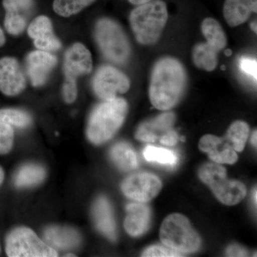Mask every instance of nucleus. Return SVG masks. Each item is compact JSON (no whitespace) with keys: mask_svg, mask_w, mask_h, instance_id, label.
Returning a JSON list of instances; mask_svg holds the SVG:
<instances>
[{"mask_svg":"<svg viewBox=\"0 0 257 257\" xmlns=\"http://www.w3.org/2000/svg\"><path fill=\"white\" fill-rule=\"evenodd\" d=\"M187 84V73L182 63L172 57L157 61L150 81V101L160 110H169L179 102Z\"/></svg>","mask_w":257,"mask_h":257,"instance_id":"obj_1","label":"nucleus"},{"mask_svg":"<svg viewBox=\"0 0 257 257\" xmlns=\"http://www.w3.org/2000/svg\"><path fill=\"white\" fill-rule=\"evenodd\" d=\"M128 111L127 102L122 98L104 100L93 109L88 122L89 141L101 145L110 140L124 122Z\"/></svg>","mask_w":257,"mask_h":257,"instance_id":"obj_2","label":"nucleus"},{"mask_svg":"<svg viewBox=\"0 0 257 257\" xmlns=\"http://www.w3.org/2000/svg\"><path fill=\"white\" fill-rule=\"evenodd\" d=\"M168 20L167 5L162 0H152L138 5L130 16L132 30L139 43H156Z\"/></svg>","mask_w":257,"mask_h":257,"instance_id":"obj_3","label":"nucleus"},{"mask_svg":"<svg viewBox=\"0 0 257 257\" xmlns=\"http://www.w3.org/2000/svg\"><path fill=\"white\" fill-rule=\"evenodd\" d=\"M160 237L165 246L185 254L197 251L202 240L186 216L172 214L167 216L160 228Z\"/></svg>","mask_w":257,"mask_h":257,"instance_id":"obj_4","label":"nucleus"},{"mask_svg":"<svg viewBox=\"0 0 257 257\" xmlns=\"http://www.w3.org/2000/svg\"><path fill=\"white\" fill-rule=\"evenodd\" d=\"M94 37L101 53L106 60L123 64L130 58V42L124 32L114 20L103 18L96 23Z\"/></svg>","mask_w":257,"mask_h":257,"instance_id":"obj_5","label":"nucleus"},{"mask_svg":"<svg viewBox=\"0 0 257 257\" xmlns=\"http://www.w3.org/2000/svg\"><path fill=\"white\" fill-rule=\"evenodd\" d=\"M199 179L207 184L219 202L232 206L243 200L246 194L244 184L226 177V171L218 164L208 163L201 167L198 172Z\"/></svg>","mask_w":257,"mask_h":257,"instance_id":"obj_6","label":"nucleus"},{"mask_svg":"<svg viewBox=\"0 0 257 257\" xmlns=\"http://www.w3.org/2000/svg\"><path fill=\"white\" fill-rule=\"evenodd\" d=\"M5 250L10 257H55V248L42 241L32 229L18 227L6 238Z\"/></svg>","mask_w":257,"mask_h":257,"instance_id":"obj_7","label":"nucleus"},{"mask_svg":"<svg viewBox=\"0 0 257 257\" xmlns=\"http://www.w3.org/2000/svg\"><path fill=\"white\" fill-rule=\"evenodd\" d=\"M93 90L104 100L124 94L130 87V81L123 72L112 66H103L96 71L92 80Z\"/></svg>","mask_w":257,"mask_h":257,"instance_id":"obj_8","label":"nucleus"},{"mask_svg":"<svg viewBox=\"0 0 257 257\" xmlns=\"http://www.w3.org/2000/svg\"><path fill=\"white\" fill-rule=\"evenodd\" d=\"M160 179L147 172H140L128 177L121 185L124 195L138 202H150L162 189Z\"/></svg>","mask_w":257,"mask_h":257,"instance_id":"obj_9","label":"nucleus"},{"mask_svg":"<svg viewBox=\"0 0 257 257\" xmlns=\"http://www.w3.org/2000/svg\"><path fill=\"white\" fill-rule=\"evenodd\" d=\"M3 5L7 32L15 36L23 33L33 10L34 0H3Z\"/></svg>","mask_w":257,"mask_h":257,"instance_id":"obj_10","label":"nucleus"},{"mask_svg":"<svg viewBox=\"0 0 257 257\" xmlns=\"http://www.w3.org/2000/svg\"><path fill=\"white\" fill-rule=\"evenodd\" d=\"M26 87V79L18 61L14 57L0 59V91L6 96L20 94Z\"/></svg>","mask_w":257,"mask_h":257,"instance_id":"obj_11","label":"nucleus"},{"mask_svg":"<svg viewBox=\"0 0 257 257\" xmlns=\"http://www.w3.org/2000/svg\"><path fill=\"white\" fill-rule=\"evenodd\" d=\"M57 63V57L46 51L38 50L29 53L25 64L27 73L32 85L34 87L43 85Z\"/></svg>","mask_w":257,"mask_h":257,"instance_id":"obj_12","label":"nucleus"},{"mask_svg":"<svg viewBox=\"0 0 257 257\" xmlns=\"http://www.w3.org/2000/svg\"><path fill=\"white\" fill-rule=\"evenodd\" d=\"M92 69V55L87 47L79 42L69 47L64 55L65 77L77 79L80 76L90 73Z\"/></svg>","mask_w":257,"mask_h":257,"instance_id":"obj_13","label":"nucleus"},{"mask_svg":"<svg viewBox=\"0 0 257 257\" xmlns=\"http://www.w3.org/2000/svg\"><path fill=\"white\" fill-rule=\"evenodd\" d=\"M28 32L37 50L50 52L62 47L60 40L54 34L52 22L46 16L41 15L35 18L29 25Z\"/></svg>","mask_w":257,"mask_h":257,"instance_id":"obj_14","label":"nucleus"},{"mask_svg":"<svg viewBox=\"0 0 257 257\" xmlns=\"http://www.w3.org/2000/svg\"><path fill=\"white\" fill-rule=\"evenodd\" d=\"M199 147L216 163L233 165L237 162V154L224 138L204 135L199 141Z\"/></svg>","mask_w":257,"mask_h":257,"instance_id":"obj_15","label":"nucleus"},{"mask_svg":"<svg viewBox=\"0 0 257 257\" xmlns=\"http://www.w3.org/2000/svg\"><path fill=\"white\" fill-rule=\"evenodd\" d=\"M175 121V115L173 112L163 113L140 125L135 138L144 143H156L165 134L173 128Z\"/></svg>","mask_w":257,"mask_h":257,"instance_id":"obj_16","label":"nucleus"},{"mask_svg":"<svg viewBox=\"0 0 257 257\" xmlns=\"http://www.w3.org/2000/svg\"><path fill=\"white\" fill-rule=\"evenodd\" d=\"M127 215L124 221L126 232L132 236H139L146 232L151 223V210L143 203H131L126 208Z\"/></svg>","mask_w":257,"mask_h":257,"instance_id":"obj_17","label":"nucleus"},{"mask_svg":"<svg viewBox=\"0 0 257 257\" xmlns=\"http://www.w3.org/2000/svg\"><path fill=\"white\" fill-rule=\"evenodd\" d=\"M93 217L96 228L101 234L114 241L116 239V223L111 204L105 197H99L94 202Z\"/></svg>","mask_w":257,"mask_h":257,"instance_id":"obj_18","label":"nucleus"},{"mask_svg":"<svg viewBox=\"0 0 257 257\" xmlns=\"http://www.w3.org/2000/svg\"><path fill=\"white\" fill-rule=\"evenodd\" d=\"M257 0H226L224 5L225 20L230 27L239 26L256 13Z\"/></svg>","mask_w":257,"mask_h":257,"instance_id":"obj_19","label":"nucleus"},{"mask_svg":"<svg viewBox=\"0 0 257 257\" xmlns=\"http://www.w3.org/2000/svg\"><path fill=\"white\" fill-rule=\"evenodd\" d=\"M44 236L47 244L60 249L76 247L81 241L79 233L69 227L51 226L45 230Z\"/></svg>","mask_w":257,"mask_h":257,"instance_id":"obj_20","label":"nucleus"},{"mask_svg":"<svg viewBox=\"0 0 257 257\" xmlns=\"http://www.w3.org/2000/svg\"><path fill=\"white\" fill-rule=\"evenodd\" d=\"M110 156L115 165L123 171L135 170L138 167V160L133 147L127 143L116 144L111 149Z\"/></svg>","mask_w":257,"mask_h":257,"instance_id":"obj_21","label":"nucleus"},{"mask_svg":"<svg viewBox=\"0 0 257 257\" xmlns=\"http://www.w3.org/2000/svg\"><path fill=\"white\" fill-rule=\"evenodd\" d=\"M202 32L208 45L218 52L224 49L227 45L226 34L220 24L214 19L208 18L202 22Z\"/></svg>","mask_w":257,"mask_h":257,"instance_id":"obj_22","label":"nucleus"},{"mask_svg":"<svg viewBox=\"0 0 257 257\" xmlns=\"http://www.w3.org/2000/svg\"><path fill=\"white\" fill-rule=\"evenodd\" d=\"M193 62L199 68L211 72L216 68L218 64V52L210 45L199 43L192 51Z\"/></svg>","mask_w":257,"mask_h":257,"instance_id":"obj_23","label":"nucleus"},{"mask_svg":"<svg viewBox=\"0 0 257 257\" xmlns=\"http://www.w3.org/2000/svg\"><path fill=\"white\" fill-rule=\"evenodd\" d=\"M46 176L45 169L37 165H25L15 176V184L19 187H28L40 184Z\"/></svg>","mask_w":257,"mask_h":257,"instance_id":"obj_24","label":"nucleus"},{"mask_svg":"<svg viewBox=\"0 0 257 257\" xmlns=\"http://www.w3.org/2000/svg\"><path fill=\"white\" fill-rule=\"evenodd\" d=\"M249 134V126L243 121H236L231 124L224 138L235 151L241 152L244 149Z\"/></svg>","mask_w":257,"mask_h":257,"instance_id":"obj_25","label":"nucleus"},{"mask_svg":"<svg viewBox=\"0 0 257 257\" xmlns=\"http://www.w3.org/2000/svg\"><path fill=\"white\" fill-rule=\"evenodd\" d=\"M143 155L147 162H155L170 167H174L178 160L177 155L172 150L150 145L145 147Z\"/></svg>","mask_w":257,"mask_h":257,"instance_id":"obj_26","label":"nucleus"},{"mask_svg":"<svg viewBox=\"0 0 257 257\" xmlns=\"http://www.w3.org/2000/svg\"><path fill=\"white\" fill-rule=\"evenodd\" d=\"M96 0H55L54 11L64 18L77 14L84 8L94 3Z\"/></svg>","mask_w":257,"mask_h":257,"instance_id":"obj_27","label":"nucleus"},{"mask_svg":"<svg viewBox=\"0 0 257 257\" xmlns=\"http://www.w3.org/2000/svg\"><path fill=\"white\" fill-rule=\"evenodd\" d=\"M0 121L17 128H25L32 123V118L21 109L6 108L0 109Z\"/></svg>","mask_w":257,"mask_h":257,"instance_id":"obj_28","label":"nucleus"},{"mask_svg":"<svg viewBox=\"0 0 257 257\" xmlns=\"http://www.w3.org/2000/svg\"><path fill=\"white\" fill-rule=\"evenodd\" d=\"M14 143L13 126L0 121V155H5L12 150Z\"/></svg>","mask_w":257,"mask_h":257,"instance_id":"obj_29","label":"nucleus"},{"mask_svg":"<svg viewBox=\"0 0 257 257\" xmlns=\"http://www.w3.org/2000/svg\"><path fill=\"white\" fill-rule=\"evenodd\" d=\"M184 253L175 251L168 246H160V245H155V246H150L146 248L143 253V256L146 257H176L183 256Z\"/></svg>","mask_w":257,"mask_h":257,"instance_id":"obj_30","label":"nucleus"},{"mask_svg":"<svg viewBox=\"0 0 257 257\" xmlns=\"http://www.w3.org/2000/svg\"><path fill=\"white\" fill-rule=\"evenodd\" d=\"M62 94L66 102L70 104L75 101L77 96V82L75 79L69 77L64 78Z\"/></svg>","mask_w":257,"mask_h":257,"instance_id":"obj_31","label":"nucleus"},{"mask_svg":"<svg viewBox=\"0 0 257 257\" xmlns=\"http://www.w3.org/2000/svg\"><path fill=\"white\" fill-rule=\"evenodd\" d=\"M240 67L243 72L251 76L256 80L257 63L256 60L249 57H243L240 61Z\"/></svg>","mask_w":257,"mask_h":257,"instance_id":"obj_32","label":"nucleus"},{"mask_svg":"<svg viewBox=\"0 0 257 257\" xmlns=\"http://www.w3.org/2000/svg\"><path fill=\"white\" fill-rule=\"evenodd\" d=\"M179 140V137L177 133H176L175 130H170L167 132V133L165 134L160 139V144L165 145V146L172 147L175 146L176 144L177 143Z\"/></svg>","mask_w":257,"mask_h":257,"instance_id":"obj_33","label":"nucleus"},{"mask_svg":"<svg viewBox=\"0 0 257 257\" xmlns=\"http://www.w3.org/2000/svg\"><path fill=\"white\" fill-rule=\"evenodd\" d=\"M226 253L228 256H247L248 254L245 248L236 244L230 245L226 248Z\"/></svg>","mask_w":257,"mask_h":257,"instance_id":"obj_34","label":"nucleus"},{"mask_svg":"<svg viewBox=\"0 0 257 257\" xmlns=\"http://www.w3.org/2000/svg\"><path fill=\"white\" fill-rule=\"evenodd\" d=\"M128 1L133 5H141L149 3V2L152 1V0H128Z\"/></svg>","mask_w":257,"mask_h":257,"instance_id":"obj_35","label":"nucleus"},{"mask_svg":"<svg viewBox=\"0 0 257 257\" xmlns=\"http://www.w3.org/2000/svg\"><path fill=\"white\" fill-rule=\"evenodd\" d=\"M5 41H6V39H5L4 32L0 28V47L5 45Z\"/></svg>","mask_w":257,"mask_h":257,"instance_id":"obj_36","label":"nucleus"},{"mask_svg":"<svg viewBox=\"0 0 257 257\" xmlns=\"http://www.w3.org/2000/svg\"><path fill=\"white\" fill-rule=\"evenodd\" d=\"M256 130L253 133L252 137H251V143L254 147H256Z\"/></svg>","mask_w":257,"mask_h":257,"instance_id":"obj_37","label":"nucleus"},{"mask_svg":"<svg viewBox=\"0 0 257 257\" xmlns=\"http://www.w3.org/2000/svg\"><path fill=\"white\" fill-rule=\"evenodd\" d=\"M5 179V172L3 171V168L0 167V185H1L2 183H3V181H4Z\"/></svg>","mask_w":257,"mask_h":257,"instance_id":"obj_38","label":"nucleus"},{"mask_svg":"<svg viewBox=\"0 0 257 257\" xmlns=\"http://www.w3.org/2000/svg\"><path fill=\"white\" fill-rule=\"evenodd\" d=\"M253 202H254V203H255V205L256 206L257 198H256V188H255L254 190H253Z\"/></svg>","mask_w":257,"mask_h":257,"instance_id":"obj_39","label":"nucleus"},{"mask_svg":"<svg viewBox=\"0 0 257 257\" xmlns=\"http://www.w3.org/2000/svg\"><path fill=\"white\" fill-rule=\"evenodd\" d=\"M251 28H252L253 31H255L256 32V25L255 24V25H253V23L251 24Z\"/></svg>","mask_w":257,"mask_h":257,"instance_id":"obj_40","label":"nucleus"},{"mask_svg":"<svg viewBox=\"0 0 257 257\" xmlns=\"http://www.w3.org/2000/svg\"><path fill=\"white\" fill-rule=\"evenodd\" d=\"M66 256H75V255H72V253L69 255H66Z\"/></svg>","mask_w":257,"mask_h":257,"instance_id":"obj_41","label":"nucleus"}]
</instances>
